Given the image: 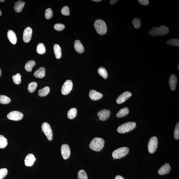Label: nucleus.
<instances>
[{"label":"nucleus","mask_w":179,"mask_h":179,"mask_svg":"<svg viewBox=\"0 0 179 179\" xmlns=\"http://www.w3.org/2000/svg\"><path fill=\"white\" fill-rule=\"evenodd\" d=\"M171 167L168 163L164 164L158 170V173L160 175L167 174L170 172Z\"/></svg>","instance_id":"f3484780"},{"label":"nucleus","mask_w":179,"mask_h":179,"mask_svg":"<svg viewBox=\"0 0 179 179\" xmlns=\"http://www.w3.org/2000/svg\"><path fill=\"white\" fill-rule=\"evenodd\" d=\"M73 88V83L70 80H67L62 86V94L64 95H67L70 92Z\"/></svg>","instance_id":"6e6552de"},{"label":"nucleus","mask_w":179,"mask_h":179,"mask_svg":"<svg viewBox=\"0 0 179 179\" xmlns=\"http://www.w3.org/2000/svg\"><path fill=\"white\" fill-rule=\"evenodd\" d=\"M50 92V88L48 86H46L41 89H40L38 93L41 97H45L48 95Z\"/></svg>","instance_id":"393cba45"},{"label":"nucleus","mask_w":179,"mask_h":179,"mask_svg":"<svg viewBox=\"0 0 179 179\" xmlns=\"http://www.w3.org/2000/svg\"><path fill=\"white\" fill-rule=\"evenodd\" d=\"M61 13L63 15L68 16L70 14V11L68 6H65L63 7L61 10Z\"/></svg>","instance_id":"58836bf2"},{"label":"nucleus","mask_w":179,"mask_h":179,"mask_svg":"<svg viewBox=\"0 0 179 179\" xmlns=\"http://www.w3.org/2000/svg\"><path fill=\"white\" fill-rule=\"evenodd\" d=\"M132 94L129 92L126 91L120 95L117 99L116 102L117 104H121L125 101L126 100L130 97Z\"/></svg>","instance_id":"ddd939ff"},{"label":"nucleus","mask_w":179,"mask_h":179,"mask_svg":"<svg viewBox=\"0 0 179 179\" xmlns=\"http://www.w3.org/2000/svg\"><path fill=\"white\" fill-rule=\"evenodd\" d=\"M32 30L30 27L25 28L23 34V40L25 43H28L31 40L32 36Z\"/></svg>","instance_id":"9d476101"},{"label":"nucleus","mask_w":179,"mask_h":179,"mask_svg":"<svg viewBox=\"0 0 179 179\" xmlns=\"http://www.w3.org/2000/svg\"><path fill=\"white\" fill-rule=\"evenodd\" d=\"M5 1V0H1V1H0L1 2H3Z\"/></svg>","instance_id":"de8ad7c7"},{"label":"nucleus","mask_w":179,"mask_h":179,"mask_svg":"<svg viewBox=\"0 0 179 179\" xmlns=\"http://www.w3.org/2000/svg\"><path fill=\"white\" fill-rule=\"evenodd\" d=\"M77 114V109L75 108L71 109L67 113V117L69 119H73L76 117Z\"/></svg>","instance_id":"a878e982"},{"label":"nucleus","mask_w":179,"mask_h":179,"mask_svg":"<svg viewBox=\"0 0 179 179\" xmlns=\"http://www.w3.org/2000/svg\"><path fill=\"white\" fill-rule=\"evenodd\" d=\"M177 82L178 80L176 76L174 74L172 75L169 80V85L172 90H175Z\"/></svg>","instance_id":"dca6fc26"},{"label":"nucleus","mask_w":179,"mask_h":179,"mask_svg":"<svg viewBox=\"0 0 179 179\" xmlns=\"http://www.w3.org/2000/svg\"><path fill=\"white\" fill-rule=\"evenodd\" d=\"M37 52L39 54H43L45 53L46 48L43 44L40 43L38 45L37 47Z\"/></svg>","instance_id":"c85d7f7f"},{"label":"nucleus","mask_w":179,"mask_h":179,"mask_svg":"<svg viewBox=\"0 0 179 179\" xmlns=\"http://www.w3.org/2000/svg\"><path fill=\"white\" fill-rule=\"evenodd\" d=\"M111 111L107 109H102L97 113L98 117L100 121H106L110 116Z\"/></svg>","instance_id":"f8f14e48"},{"label":"nucleus","mask_w":179,"mask_h":179,"mask_svg":"<svg viewBox=\"0 0 179 179\" xmlns=\"http://www.w3.org/2000/svg\"><path fill=\"white\" fill-rule=\"evenodd\" d=\"M92 1L96 2H98L101 1H101V0H93Z\"/></svg>","instance_id":"c03bdc74"},{"label":"nucleus","mask_w":179,"mask_h":179,"mask_svg":"<svg viewBox=\"0 0 179 179\" xmlns=\"http://www.w3.org/2000/svg\"><path fill=\"white\" fill-rule=\"evenodd\" d=\"M8 170L6 168H3L0 169V179H3L7 175Z\"/></svg>","instance_id":"4c0bfd02"},{"label":"nucleus","mask_w":179,"mask_h":179,"mask_svg":"<svg viewBox=\"0 0 179 179\" xmlns=\"http://www.w3.org/2000/svg\"><path fill=\"white\" fill-rule=\"evenodd\" d=\"M11 102V99L5 95H0V103L3 104H7Z\"/></svg>","instance_id":"7c9ffc66"},{"label":"nucleus","mask_w":179,"mask_h":179,"mask_svg":"<svg viewBox=\"0 0 179 179\" xmlns=\"http://www.w3.org/2000/svg\"><path fill=\"white\" fill-rule=\"evenodd\" d=\"M8 119L14 121H19L23 117V115L19 111H14L10 112L7 115Z\"/></svg>","instance_id":"1a4fd4ad"},{"label":"nucleus","mask_w":179,"mask_h":179,"mask_svg":"<svg viewBox=\"0 0 179 179\" xmlns=\"http://www.w3.org/2000/svg\"><path fill=\"white\" fill-rule=\"evenodd\" d=\"M61 153L62 156L65 160L68 158L70 155V150L68 145L63 144L61 147Z\"/></svg>","instance_id":"9b49d317"},{"label":"nucleus","mask_w":179,"mask_h":179,"mask_svg":"<svg viewBox=\"0 0 179 179\" xmlns=\"http://www.w3.org/2000/svg\"><path fill=\"white\" fill-rule=\"evenodd\" d=\"M7 36L9 41L13 45H15L17 42V38L14 32L11 30L8 31Z\"/></svg>","instance_id":"a211bd4d"},{"label":"nucleus","mask_w":179,"mask_h":179,"mask_svg":"<svg viewBox=\"0 0 179 179\" xmlns=\"http://www.w3.org/2000/svg\"><path fill=\"white\" fill-rule=\"evenodd\" d=\"M90 98L93 100L97 101L100 99L102 98L103 94L95 90H91L89 92Z\"/></svg>","instance_id":"4468645a"},{"label":"nucleus","mask_w":179,"mask_h":179,"mask_svg":"<svg viewBox=\"0 0 179 179\" xmlns=\"http://www.w3.org/2000/svg\"><path fill=\"white\" fill-rule=\"evenodd\" d=\"M178 69L179 70V63H178Z\"/></svg>","instance_id":"09e8293b"},{"label":"nucleus","mask_w":179,"mask_h":179,"mask_svg":"<svg viewBox=\"0 0 179 179\" xmlns=\"http://www.w3.org/2000/svg\"><path fill=\"white\" fill-rule=\"evenodd\" d=\"M42 128L48 139L50 141L52 140L53 138V133L49 124L47 123H44L42 124Z\"/></svg>","instance_id":"423d86ee"},{"label":"nucleus","mask_w":179,"mask_h":179,"mask_svg":"<svg viewBox=\"0 0 179 179\" xmlns=\"http://www.w3.org/2000/svg\"><path fill=\"white\" fill-rule=\"evenodd\" d=\"M36 158L34 155L30 154L27 155L25 160V165L28 167L32 166L36 160Z\"/></svg>","instance_id":"2eb2a0df"},{"label":"nucleus","mask_w":179,"mask_h":179,"mask_svg":"<svg viewBox=\"0 0 179 179\" xmlns=\"http://www.w3.org/2000/svg\"><path fill=\"white\" fill-rule=\"evenodd\" d=\"M105 141L103 139L96 137L93 139L89 145L90 148L96 151H100L104 148Z\"/></svg>","instance_id":"f03ea898"},{"label":"nucleus","mask_w":179,"mask_h":179,"mask_svg":"<svg viewBox=\"0 0 179 179\" xmlns=\"http://www.w3.org/2000/svg\"><path fill=\"white\" fill-rule=\"evenodd\" d=\"M166 43L168 45H172L179 47V40L176 39H172L168 40L166 42Z\"/></svg>","instance_id":"c756f323"},{"label":"nucleus","mask_w":179,"mask_h":179,"mask_svg":"<svg viewBox=\"0 0 179 179\" xmlns=\"http://www.w3.org/2000/svg\"><path fill=\"white\" fill-rule=\"evenodd\" d=\"M132 24L135 28L137 29H139L141 26V20L138 18H135L132 20Z\"/></svg>","instance_id":"f704fd0d"},{"label":"nucleus","mask_w":179,"mask_h":179,"mask_svg":"<svg viewBox=\"0 0 179 179\" xmlns=\"http://www.w3.org/2000/svg\"><path fill=\"white\" fill-rule=\"evenodd\" d=\"M136 126V124L135 122H128L119 126L117 128V131L121 133H125L131 131Z\"/></svg>","instance_id":"20e7f679"},{"label":"nucleus","mask_w":179,"mask_h":179,"mask_svg":"<svg viewBox=\"0 0 179 179\" xmlns=\"http://www.w3.org/2000/svg\"><path fill=\"white\" fill-rule=\"evenodd\" d=\"M129 113V109L127 107H124L120 109L117 113L116 117L117 118L123 117L127 115Z\"/></svg>","instance_id":"5701e85b"},{"label":"nucleus","mask_w":179,"mask_h":179,"mask_svg":"<svg viewBox=\"0 0 179 179\" xmlns=\"http://www.w3.org/2000/svg\"><path fill=\"white\" fill-rule=\"evenodd\" d=\"M99 75L105 79H106L108 77V74L106 69L104 67H101L98 70Z\"/></svg>","instance_id":"bb28decb"},{"label":"nucleus","mask_w":179,"mask_h":179,"mask_svg":"<svg viewBox=\"0 0 179 179\" xmlns=\"http://www.w3.org/2000/svg\"><path fill=\"white\" fill-rule=\"evenodd\" d=\"M45 69L43 67H40L34 73V76L39 78H42L45 77Z\"/></svg>","instance_id":"412c9836"},{"label":"nucleus","mask_w":179,"mask_h":179,"mask_svg":"<svg viewBox=\"0 0 179 179\" xmlns=\"http://www.w3.org/2000/svg\"><path fill=\"white\" fill-rule=\"evenodd\" d=\"M74 48L76 51L79 54L83 53L84 52V48L82 44L79 40H76L74 44Z\"/></svg>","instance_id":"6ab92c4d"},{"label":"nucleus","mask_w":179,"mask_h":179,"mask_svg":"<svg viewBox=\"0 0 179 179\" xmlns=\"http://www.w3.org/2000/svg\"><path fill=\"white\" fill-rule=\"evenodd\" d=\"M78 179H88L87 174L84 170H80L78 172Z\"/></svg>","instance_id":"72a5a7b5"},{"label":"nucleus","mask_w":179,"mask_h":179,"mask_svg":"<svg viewBox=\"0 0 179 179\" xmlns=\"http://www.w3.org/2000/svg\"><path fill=\"white\" fill-rule=\"evenodd\" d=\"M54 54L57 59H60L62 56V50L60 46L58 44H55L54 47Z\"/></svg>","instance_id":"4be33fe9"},{"label":"nucleus","mask_w":179,"mask_h":179,"mask_svg":"<svg viewBox=\"0 0 179 179\" xmlns=\"http://www.w3.org/2000/svg\"><path fill=\"white\" fill-rule=\"evenodd\" d=\"M138 1L141 5H148L149 3V1L148 0H139Z\"/></svg>","instance_id":"a19ab883"},{"label":"nucleus","mask_w":179,"mask_h":179,"mask_svg":"<svg viewBox=\"0 0 179 179\" xmlns=\"http://www.w3.org/2000/svg\"><path fill=\"white\" fill-rule=\"evenodd\" d=\"M36 64L34 60H31L27 62L25 65V70L28 72H30L32 70L33 68Z\"/></svg>","instance_id":"b1692460"},{"label":"nucleus","mask_w":179,"mask_h":179,"mask_svg":"<svg viewBox=\"0 0 179 179\" xmlns=\"http://www.w3.org/2000/svg\"><path fill=\"white\" fill-rule=\"evenodd\" d=\"M94 26L97 32L99 34L103 35L106 34L107 26L104 21L101 19L97 20L94 23Z\"/></svg>","instance_id":"7ed1b4c3"},{"label":"nucleus","mask_w":179,"mask_h":179,"mask_svg":"<svg viewBox=\"0 0 179 179\" xmlns=\"http://www.w3.org/2000/svg\"><path fill=\"white\" fill-rule=\"evenodd\" d=\"M7 145V139L3 135H0V148H5Z\"/></svg>","instance_id":"cd10ccee"},{"label":"nucleus","mask_w":179,"mask_h":179,"mask_svg":"<svg viewBox=\"0 0 179 179\" xmlns=\"http://www.w3.org/2000/svg\"><path fill=\"white\" fill-rule=\"evenodd\" d=\"M174 136V138L176 140H178L179 139V122L177 123L175 128Z\"/></svg>","instance_id":"e433bc0d"},{"label":"nucleus","mask_w":179,"mask_h":179,"mask_svg":"<svg viewBox=\"0 0 179 179\" xmlns=\"http://www.w3.org/2000/svg\"><path fill=\"white\" fill-rule=\"evenodd\" d=\"M52 16H53V13L50 8H48L46 10L45 12V17L46 19H49L52 18Z\"/></svg>","instance_id":"c9c22d12"},{"label":"nucleus","mask_w":179,"mask_h":179,"mask_svg":"<svg viewBox=\"0 0 179 179\" xmlns=\"http://www.w3.org/2000/svg\"><path fill=\"white\" fill-rule=\"evenodd\" d=\"M64 25L62 24H56L54 26V29L57 31H62L64 30Z\"/></svg>","instance_id":"ea45409f"},{"label":"nucleus","mask_w":179,"mask_h":179,"mask_svg":"<svg viewBox=\"0 0 179 179\" xmlns=\"http://www.w3.org/2000/svg\"><path fill=\"white\" fill-rule=\"evenodd\" d=\"M25 3L23 1H19L14 4V9L15 11L17 13H20L22 11Z\"/></svg>","instance_id":"aec40b11"},{"label":"nucleus","mask_w":179,"mask_h":179,"mask_svg":"<svg viewBox=\"0 0 179 179\" xmlns=\"http://www.w3.org/2000/svg\"><path fill=\"white\" fill-rule=\"evenodd\" d=\"M129 149L127 147H123L114 151L112 154L113 158L119 159L125 157L129 153Z\"/></svg>","instance_id":"39448f33"},{"label":"nucleus","mask_w":179,"mask_h":179,"mask_svg":"<svg viewBox=\"0 0 179 179\" xmlns=\"http://www.w3.org/2000/svg\"><path fill=\"white\" fill-rule=\"evenodd\" d=\"M37 86V83L36 82H33L29 83L28 86V89L29 92L33 93L34 92Z\"/></svg>","instance_id":"2f4dec72"},{"label":"nucleus","mask_w":179,"mask_h":179,"mask_svg":"<svg viewBox=\"0 0 179 179\" xmlns=\"http://www.w3.org/2000/svg\"><path fill=\"white\" fill-rule=\"evenodd\" d=\"M115 179H125L121 176H117L115 177Z\"/></svg>","instance_id":"37998d69"},{"label":"nucleus","mask_w":179,"mask_h":179,"mask_svg":"<svg viewBox=\"0 0 179 179\" xmlns=\"http://www.w3.org/2000/svg\"><path fill=\"white\" fill-rule=\"evenodd\" d=\"M158 140L157 137H153L150 139L148 144V149L150 153H154L157 148Z\"/></svg>","instance_id":"0eeeda50"},{"label":"nucleus","mask_w":179,"mask_h":179,"mask_svg":"<svg viewBox=\"0 0 179 179\" xmlns=\"http://www.w3.org/2000/svg\"><path fill=\"white\" fill-rule=\"evenodd\" d=\"M1 69H0V77L1 76Z\"/></svg>","instance_id":"a18cd8bd"},{"label":"nucleus","mask_w":179,"mask_h":179,"mask_svg":"<svg viewBox=\"0 0 179 179\" xmlns=\"http://www.w3.org/2000/svg\"><path fill=\"white\" fill-rule=\"evenodd\" d=\"M12 79L15 84L18 85L21 83V75L19 73L16 74L15 75L13 76Z\"/></svg>","instance_id":"473e14b6"},{"label":"nucleus","mask_w":179,"mask_h":179,"mask_svg":"<svg viewBox=\"0 0 179 179\" xmlns=\"http://www.w3.org/2000/svg\"><path fill=\"white\" fill-rule=\"evenodd\" d=\"M168 27L165 26H161L159 28L154 27L149 32V34L153 36H159L167 35L169 32Z\"/></svg>","instance_id":"f257e3e1"},{"label":"nucleus","mask_w":179,"mask_h":179,"mask_svg":"<svg viewBox=\"0 0 179 179\" xmlns=\"http://www.w3.org/2000/svg\"><path fill=\"white\" fill-rule=\"evenodd\" d=\"M2 15V12L1 10H0V16H1Z\"/></svg>","instance_id":"49530a36"},{"label":"nucleus","mask_w":179,"mask_h":179,"mask_svg":"<svg viewBox=\"0 0 179 179\" xmlns=\"http://www.w3.org/2000/svg\"><path fill=\"white\" fill-rule=\"evenodd\" d=\"M118 1L117 0H111L110 1V3L111 5H114Z\"/></svg>","instance_id":"79ce46f5"}]
</instances>
